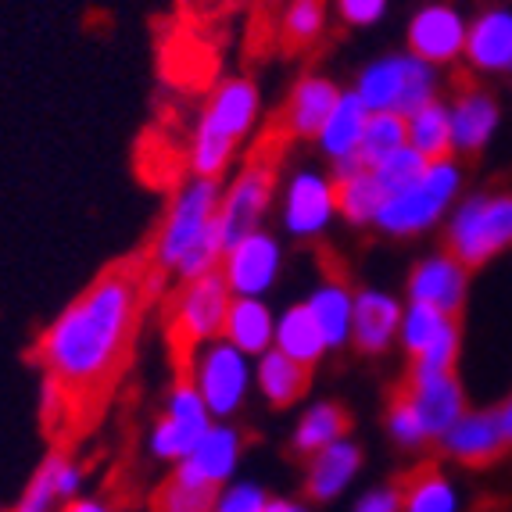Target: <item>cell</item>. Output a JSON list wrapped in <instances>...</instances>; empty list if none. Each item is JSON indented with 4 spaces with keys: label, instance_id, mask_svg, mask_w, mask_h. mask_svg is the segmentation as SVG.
I'll return each mask as SVG.
<instances>
[{
    "label": "cell",
    "instance_id": "f6af8a7d",
    "mask_svg": "<svg viewBox=\"0 0 512 512\" xmlns=\"http://www.w3.org/2000/svg\"><path fill=\"white\" fill-rule=\"evenodd\" d=\"M495 416H498V427H502L505 444H509V448H512V394H509V398H505L502 405H498Z\"/></svg>",
    "mask_w": 512,
    "mask_h": 512
},
{
    "label": "cell",
    "instance_id": "ffe728a7",
    "mask_svg": "<svg viewBox=\"0 0 512 512\" xmlns=\"http://www.w3.org/2000/svg\"><path fill=\"white\" fill-rule=\"evenodd\" d=\"M402 326V301L387 291H359L355 294V312H351V344L362 355H384L398 341Z\"/></svg>",
    "mask_w": 512,
    "mask_h": 512
},
{
    "label": "cell",
    "instance_id": "7c38bea8",
    "mask_svg": "<svg viewBox=\"0 0 512 512\" xmlns=\"http://www.w3.org/2000/svg\"><path fill=\"white\" fill-rule=\"evenodd\" d=\"M283 230L298 240H316L337 219V183L323 172L301 169L294 172L280 197Z\"/></svg>",
    "mask_w": 512,
    "mask_h": 512
},
{
    "label": "cell",
    "instance_id": "7a4b0ae2",
    "mask_svg": "<svg viewBox=\"0 0 512 512\" xmlns=\"http://www.w3.org/2000/svg\"><path fill=\"white\" fill-rule=\"evenodd\" d=\"M222 183L212 176H194L176 187L169 208L162 215V226L151 244V269L172 276L176 283H190L197 276H208L222 262V240L215 230L219 215Z\"/></svg>",
    "mask_w": 512,
    "mask_h": 512
},
{
    "label": "cell",
    "instance_id": "e575fe53",
    "mask_svg": "<svg viewBox=\"0 0 512 512\" xmlns=\"http://www.w3.org/2000/svg\"><path fill=\"white\" fill-rule=\"evenodd\" d=\"M455 316H444L441 308H430V305H419V301H409L402 308V326H398V344H402L409 355H419V351L427 348L434 341L437 333L444 326L452 323Z\"/></svg>",
    "mask_w": 512,
    "mask_h": 512
},
{
    "label": "cell",
    "instance_id": "d590c367",
    "mask_svg": "<svg viewBox=\"0 0 512 512\" xmlns=\"http://www.w3.org/2000/svg\"><path fill=\"white\" fill-rule=\"evenodd\" d=\"M326 29V0H291L283 11V40L291 47L316 43Z\"/></svg>",
    "mask_w": 512,
    "mask_h": 512
},
{
    "label": "cell",
    "instance_id": "8fae6325",
    "mask_svg": "<svg viewBox=\"0 0 512 512\" xmlns=\"http://www.w3.org/2000/svg\"><path fill=\"white\" fill-rule=\"evenodd\" d=\"M283 273V248L269 230H251L222 251L219 276L233 298H265Z\"/></svg>",
    "mask_w": 512,
    "mask_h": 512
},
{
    "label": "cell",
    "instance_id": "9c48e42d",
    "mask_svg": "<svg viewBox=\"0 0 512 512\" xmlns=\"http://www.w3.org/2000/svg\"><path fill=\"white\" fill-rule=\"evenodd\" d=\"M230 301L233 294L226 287V280L219 276V269L208 276H197L190 283H180V291H176L169 308L172 337L180 341V348L194 351L197 344L222 337V323H226Z\"/></svg>",
    "mask_w": 512,
    "mask_h": 512
},
{
    "label": "cell",
    "instance_id": "8992f818",
    "mask_svg": "<svg viewBox=\"0 0 512 512\" xmlns=\"http://www.w3.org/2000/svg\"><path fill=\"white\" fill-rule=\"evenodd\" d=\"M441 86V72L430 61L416 58V54H387V58L373 61L359 72L355 79V94L369 111H394V115H412L427 101L437 97Z\"/></svg>",
    "mask_w": 512,
    "mask_h": 512
},
{
    "label": "cell",
    "instance_id": "bcb514c9",
    "mask_svg": "<svg viewBox=\"0 0 512 512\" xmlns=\"http://www.w3.org/2000/svg\"><path fill=\"white\" fill-rule=\"evenodd\" d=\"M265 512H312L305 502H294V498H269Z\"/></svg>",
    "mask_w": 512,
    "mask_h": 512
},
{
    "label": "cell",
    "instance_id": "4dcf8cb0",
    "mask_svg": "<svg viewBox=\"0 0 512 512\" xmlns=\"http://www.w3.org/2000/svg\"><path fill=\"white\" fill-rule=\"evenodd\" d=\"M402 512H462L459 487L441 470H423L402 487Z\"/></svg>",
    "mask_w": 512,
    "mask_h": 512
},
{
    "label": "cell",
    "instance_id": "60d3db41",
    "mask_svg": "<svg viewBox=\"0 0 512 512\" xmlns=\"http://www.w3.org/2000/svg\"><path fill=\"white\" fill-rule=\"evenodd\" d=\"M36 398H40V419H43V423H58V419L65 416V409H69V402H72V394L47 373L40 376Z\"/></svg>",
    "mask_w": 512,
    "mask_h": 512
},
{
    "label": "cell",
    "instance_id": "cb8c5ba5",
    "mask_svg": "<svg viewBox=\"0 0 512 512\" xmlns=\"http://www.w3.org/2000/svg\"><path fill=\"white\" fill-rule=\"evenodd\" d=\"M305 308L316 319L323 333L326 351H341L351 344V312H355V294L344 280H323L316 291L305 298Z\"/></svg>",
    "mask_w": 512,
    "mask_h": 512
},
{
    "label": "cell",
    "instance_id": "7402d4cb",
    "mask_svg": "<svg viewBox=\"0 0 512 512\" xmlns=\"http://www.w3.org/2000/svg\"><path fill=\"white\" fill-rule=\"evenodd\" d=\"M448 111H452V154L484 151L502 122L498 101L487 90H466L459 101L448 104Z\"/></svg>",
    "mask_w": 512,
    "mask_h": 512
},
{
    "label": "cell",
    "instance_id": "83f0119b",
    "mask_svg": "<svg viewBox=\"0 0 512 512\" xmlns=\"http://www.w3.org/2000/svg\"><path fill=\"white\" fill-rule=\"evenodd\" d=\"M273 348L283 351V355H291L294 362H301V366H308V369L326 355L323 333H319L316 319H312V312L305 308V301H301V305H291L287 312L276 316Z\"/></svg>",
    "mask_w": 512,
    "mask_h": 512
},
{
    "label": "cell",
    "instance_id": "f35d334b",
    "mask_svg": "<svg viewBox=\"0 0 512 512\" xmlns=\"http://www.w3.org/2000/svg\"><path fill=\"white\" fill-rule=\"evenodd\" d=\"M269 505V495L265 487L255 484V480H230L215 491V505L212 512H265Z\"/></svg>",
    "mask_w": 512,
    "mask_h": 512
},
{
    "label": "cell",
    "instance_id": "74e56055",
    "mask_svg": "<svg viewBox=\"0 0 512 512\" xmlns=\"http://www.w3.org/2000/svg\"><path fill=\"white\" fill-rule=\"evenodd\" d=\"M423 165H427V158L419 151H412L409 144L398 147V151H391L387 158H380L376 165H366L369 172L376 176V183H380V190H384L387 197L394 194V190H402L405 183H412L423 172Z\"/></svg>",
    "mask_w": 512,
    "mask_h": 512
},
{
    "label": "cell",
    "instance_id": "277c9868",
    "mask_svg": "<svg viewBox=\"0 0 512 512\" xmlns=\"http://www.w3.org/2000/svg\"><path fill=\"white\" fill-rule=\"evenodd\" d=\"M462 190V169L452 154L448 158H434L423 165L416 180L405 183L402 190H394L387 197L380 212H376L373 226L387 237H419V233L434 230L444 215L452 212Z\"/></svg>",
    "mask_w": 512,
    "mask_h": 512
},
{
    "label": "cell",
    "instance_id": "e0dca14e",
    "mask_svg": "<svg viewBox=\"0 0 512 512\" xmlns=\"http://www.w3.org/2000/svg\"><path fill=\"white\" fill-rule=\"evenodd\" d=\"M83 484H86L83 466H79L72 455L51 452L36 466L26 491L15 498V505H11L8 512H61L65 502L83 495Z\"/></svg>",
    "mask_w": 512,
    "mask_h": 512
},
{
    "label": "cell",
    "instance_id": "836d02e7",
    "mask_svg": "<svg viewBox=\"0 0 512 512\" xmlns=\"http://www.w3.org/2000/svg\"><path fill=\"white\" fill-rule=\"evenodd\" d=\"M405 144H409V140H405L402 115H394V111H369L366 133H362V147H359V162L376 165L380 158H387V154Z\"/></svg>",
    "mask_w": 512,
    "mask_h": 512
},
{
    "label": "cell",
    "instance_id": "8d00e7d4",
    "mask_svg": "<svg viewBox=\"0 0 512 512\" xmlns=\"http://www.w3.org/2000/svg\"><path fill=\"white\" fill-rule=\"evenodd\" d=\"M462 351V333L459 323H448L427 348L412 355V376H430V373H455V362H459Z\"/></svg>",
    "mask_w": 512,
    "mask_h": 512
},
{
    "label": "cell",
    "instance_id": "ac0fdd59",
    "mask_svg": "<svg viewBox=\"0 0 512 512\" xmlns=\"http://www.w3.org/2000/svg\"><path fill=\"white\" fill-rule=\"evenodd\" d=\"M305 459V495L312 502H337L362 470V448L348 434Z\"/></svg>",
    "mask_w": 512,
    "mask_h": 512
},
{
    "label": "cell",
    "instance_id": "9a60e30c",
    "mask_svg": "<svg viewBox=\"0 0 512 512\" xmlns=\"http://www.w3.org/2000/svg\"><path fill=\"white\" fill-rule=\"evenodd\" d=\"M402 394L416 412L427 441H437L466 412V391H462V380L455 373L409 376Z\"/></svg>",
    "mask_w": 512,
    "mask_h": 512
},
{
    "label": "cell",
    "instance_id": "30bf717a",
    "mask_svg": "<svg viewBox=\"0 0 512 512\" xmlns=\"http://www.w3.org/2000/svg\"><path fill=\"white\" fill-rule=\"evenodd\" d=\"M273 190H276V172L269 162H251L248 169H240L233 176L230 187H222L219 197V215H215V230H219L222 251L237 244L244 233L258 230L273 205Z\"/></svg>",
    "mask_w": 512,
    "mask_h": 512
},
{
    "label": "cell",
    "instance_id": "b9f144b4",
    "mask_svg": "<svg viewBox=\"0 0 512 512\" xmlns=\"http://www.w3.org/2000/svg\"><path fill=\"white\" fill-rule=\"evenodd\" d=\"M337 15L348 26H373L387 15V0H337Z\"/></svg>",
    "mask_w": 512,
    "mask_h": 512
},
{
    "label": "cell",
    "instance_id": "4316f807",
    "mask_svg": "<svg viewBox=\"0 0 512 512\" xmlns=\"http://www.w3.org/2000/svg\"><path fill=\"white\" fill-rule=\"evenodd\" d=\"M312 380V369L294 362L291 355L269 348L255 359V387L273 409H287V405L301 402Z\"/></svg>",
    "mask_w": 512,
    "mask_h": 512
},
{
    "label": "cell",
    "instance_id": "484cf974",
    "mask_svg": "<svg viewBox=\"0 0 512 512\" xmlns=\"http://www.w3.org/2000/svg\"><path fill=\"white\" fill-rule=\"evenodd\" d=\"M273 330L276 316L273 308L265 305V298H233L226 323H222V337L240 348L248 359H258L262 351L273 348Z\"/></svg>",
    "mask_w": 512,
    "mask_h": 512
},
{
    "label": "cell",
    "instance_id": "f1b7e54d",
    "mask_svg": "<svg viewBox=\"0 0 512 512\" xmlns=\"http://www.w3.org/2000/svg\"><path fill=\"white\" fill-rule=\"evenodd\" d=\"M405 140L412 151H419L427 162L452 154V111L444 101H427L412 115H405Z\"/></svg>",
    "mask_w": 512,
    "mask_h": 512
},
{
    "label": "cell",
    "instance_id": "ba28073f",
    "mask_svg": "<svg viewBox=\"0 0 512 512\" xmlns=\"http://www.w3.org/2000/svg\"><path fill=\"white\" fill-rule=\"evenodd\" d=\"M212 427V412L205 409V398L197 394V387L190 384V376L176 380L169 387L162 402V412L151 423V434H147V452L154 462H165V466H176L183 462L194 444L201 441V434Z\"/></svg>",
    "mask_w": 512,
    "mask_h": 512
},
{
    "label": "cell",
    "instance_id": "52a82bcc",
    "mask_svg": "<svg viewBox=\"0 0 512 512\" xmlns=\"http://www.w3.org/2000/svg\"><path fill=\"white\" fill-rule=\"evenodd\" d=\"M190 384L205 398L212 419H233L255 387V362L226 337H215L190 351Z\"/></svg>",
    "mask_w": 512,
    "mask_h": 512
},
{
    "label": "cell",
    "instance_id": "7bdbcfd3",
    "mask_svg": "<svg viewBox=\"0 0 512 512\" xmlns=\"http://www.w3.org/2000/svg\"><path fill=\"white\" fill-rule=\"evenodd\" d=\"M351 512H402V487H394V484L369 487Z\"/></svg>",
    "mask_w": 512,
    "mask_h": 512
},
{
    "label": "cell",
    "instance_id": "44dd1931",
    "mask_svg": "<svg viewBox=\"0 0 512 512\" xmlns=\"http://www.w3.org/2000/svg\"><path fill=\"white\" fill-rule=\"evenodd\" d=\"M462 54L477 72H512V11H480L466 26V51Z\"/></svg>",
    "mask_w": 512,
    "mask_h": 512
},
{
    "label": "cell",
    "instance_id": "ab89813d",
    "mask_svg": "<svg viewBox=\"0 0 512 512\" xmlns=\"http://www.w3.org/2000/svg\"><path fill=\"white\" fill-rule=\"evenodd\" d=\"M387 434H391V441L398 444V448H409V452H416V448L427 444V434L419 427L412 405L405 402V394H398V398L387 405Z\"/></svg>",
    "mask_w": 512,
    "mask_h": 512
},
{
    "label": "cell",
    "instance_id": "d6a6232c",
    "mask_svg": "<svg viewBox=\"0 0 512 512\" xmlns=\"http://www.w3.org/2000/svg\"><path fill=\"white\" fill-rule=\"evenodd\" d=\"M215 491H219V487H208V484H201V480H190L187 473L172 470L169 477L162 480V487L154 491L151 512H212Z\"/></svg>",
    "mask_w": 512,
    "mask_h": 512
},
{
    "label": "cell",
    "instance_id": "5bb4252c",
    "mask_svg": "<svg viewBox=\"0 0 512 512\" xmlns=\"http://www.w3.org/2000/svg\"><path fill=\"white\" fill-rule=\"evenodd\" d=\"M466 18L452 4H427L409 22V51L430 65H452L466 51Z\"/></svg>",
    "mask_w": 512,
    "mask_h": 512
},
{
    "label": "cell",
    "instance_id": "603a6c76",
    "mask_svg": "<svg viewBox=\"0 0 512 512\" xmlns=\"http://www.w3.org/2000/svg\"><path fill=\"white\" fill-rule=\"evenodd\" d=\"M366 122H369V108L359 101L355 90H348L337 97L333 111L326 115L323 129H319V151L330 158L333 165L337 162H348V158H359V147H362V133H366Z\"/></svg>",
    "mask_w": 512,
    "mask_h": 512
},
{
    "label": "cell",
    "instance_id": "d4e9b609",
    "mask_svg": "<svg viewBox=\"0 0 512 512\" xmlns=\"http://www.w3.org/2000/svg\"><path fill=\"white\" fill-rule=\"evenodd\" d=\"M341 90L330 83L326 76H305L287 97V108H283V122L294 137L301 140H316L319 129H323L326 115L333 111Z\"/></svg>",
    "mask_w": 512,
    "mask_h": 512
},
{
    "label": "cell",
    "instance_id": "3957f363",
    "mask_svg": "<svg viewBox=\"0 0 512 512\" xmlns=\"http://www.w3.org/2000/svg\"><path fill=\"white\" fill-rule=\"evenodd\" d=\"M258 111H262V101H258L255 83L226 79V83L215 86L194 126V137H190V172L222 180V172L230 169L240 140L255 129Z\"/></svg>",
    "mask_w": 512,
    "mask_h": 512
},
{
    "label": "cell",
    "instance_id": "4fadbf2b",
    "mask_svg": "<svg viewBox=\"0 0 512 512\" xmlns=\"http://www.w3.org/2000/svg\"><path fill=\"white\" fill-rule=\"evenodd\" d=\"M466 294H470V269L452 251L427 255L409 273V301L441 308L444 316H459Z\"/></svg>",
    "mask_w": 512,
    "mask_h": 512
},
{
    "label": "cell",
    "instance_id": "f546056e",
    "mask_svg": "<svg viewBox=\"0 0 512 512\" xmlns=\"http://www.w3.org/2000/svg\"><path fill=\"white\" fill-rule=\"evenodd\" d=\"M344 434H348V412L337 402H316L301 412L298 427H294V452L312 455Z\"/></svg>",
    "mask_w": 512,
    "mask_h": 512
},
{
    "label": "cell",
    "instance_id": "ee69618b",
    "mask_svg": "<svg viewBox=\"0 0 512 512\" xmlns=\"http://www.w3.org/2000/svg\"><path fill=\"white\" fill-rule=\"evenodd\" d=\"M61 512H119L108 498H97V495H76L72 502H65Z\"/></svg>",
    "mask_w": 512,
    "mask_h": 512
},
{
    "label": "cell",
    "instance_id": "2e32d148",
    "mask_svg": "<svg viewBox=\"0 0 512 512\" xmlns=\"http://www.w3.org/2000/svg\"><path fill=\"white\" fill-rule=\"evenodd\" d=\"M240 455H244V434L233 427L230 419H212V427L201 434L194 452L183 462H176L172 470L187 473L190 480H201L208 487H222L230 484L233 473H237Z\"/></svg>",
    "mask_w": 512,
    "mask_h": 512
},
{
    "label": "cell",
    "instance_id": "d6986e66",
    "mask_svg": "<svg viewBox=\"0 0 512 512\" xmlns=\"http://www.w3.org/2000/svg\"><path fill=\"white\" fill-rule=\"evenodd\" d=\"M437 444H441V452L448 455V459L462 462V466L495 462L498 455L509 448L502 437V427H498V416L484 409H477V412L466 409L452 427L437 437Z\"/></svg>",
    "mask_w": 512,
    "mask_h": 512
},
{
    "label": "cell",
    "instance_id": "5b68a950",
    "mask_svg": "<svg viewBox=\"0 0 512 512\" xmlns=\"http://www.w3.org/2000/svg\"><path fill=\"white\" fill-rule=\"evenodd\" d=\"M448 251L466 269H480L512 248V194H473L448 212Z\"/></svg>",
    "mask_w": 512,
    "mask_h": 512
},
{
    "label": "cell",
    "instance_id": "6da1fadb",
    "mask_svg": "<svg viewBox=\"0 0 512 512\" xmlns=\"http://www.w3.org/2000/svg\"><path fill=\"white\" fill-rule=\"evenodd\" d=\"M144 308V276L137 265H115L97 276L43 330L36 362L72 398H90L115 380L133 344Z\"/></svg>",
    "mask_w": 512,
    "mask_h": 512
},
{
    "label": "cell",
    "instance_id": "1f68e13d",
    "mask_svg": "<svg viewBox=\"0 0 512 512\" xmlns=\"http://www.w3.org/2000/svg\"><path fill=\"white\" fill-rule=\"evenodd\" d=\"M384 201L387 194L380 190V183H376V176L369 169H359L348 180H337V215H344L351 226H373Z\"/></svg>",
    "mask_w": 512,
    "mask_h": 512
}]
</instances>
